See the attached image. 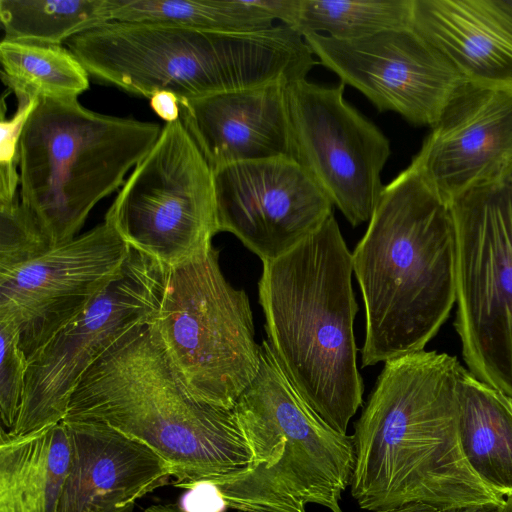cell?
Wrapping results in <instances>:
<instances>
[{
	"label": "cell",
	"instance_id": "obj_1",
	"mask_svg": "<svg viewBox=\"0 0 512 512\" xmlns=\"http://www.w3.org/2000/svg\"><path fill=\"white\" fill-rule=\"evenodd\" d=\"M464 370L456 357L425 349L384 363L354 424L350 491L361 509L425 504L444 511L502 503L463 452L458 401Z\"/></svg>",
	"mask_w": 512,
	"mask_h": 512
},
{
	"label": "cell",
	"instance_id": "obj_2",
	"mask_svg": "<svg viewBox=\"0 0 512 512\" xmlns=\"http://www.w3.org/2000/svg\"><path fill=\"white\" fill-rule=\"evenodd\" d=\"M352 261L365 306L362 367L423 350L456 304L450 201L409 165L384 185Z\"/></svg>",
	"mask_w": 512,
	"mask_h": 512
},
{
	"label": "cell",
	"instance_id": "obj_3",
	"mask_svg": "<svg viewBox=\"0 0 512 512\" xmlns=\"http://www.w3.org/2000/svg\"><path fill=\"white\" fill-rule=\"evenodd\" d=\"M262 263L258 293L268 343L308 405L347 434L363 404L364 383L353 328L358 305L352 253L334 215L297 246Z\"/></svg>",
	"mask_w": 512,
	"mask_h": 512
},
{
	"label": "cell",
	"instance_id": "obj_4",
	"mask_svg": "<svg viewBox=\"0 0 512 512\" xmlns=\"http://www.w3.org/2000/svg\"><path fill=\"white\" fill-rule=\"evenodd\" d=\"M63 421L104 423L145 444L169 464L178 488L237 473L251 459L234 410L192 399L148 324L83 374Z\"/></svg>",
	"mask_w": 512,
	"mask_h": 512
},
{
	"label": "cell",
	"instance_id": "obj_5",
	"mask_svg": "<svg viewBox=\"0 0 512 512\" xmlns=\"http://www.w3.org/2000/svg\"><path fill=\"white\" fill-rule=\"evenodd\" d=\"M65 45L93 78L149 99L158 91L191 100L289 84L306 79L317 64L304 37L284 24L247 33H216L108 22Z\"/></svg>",
	"mask_w": 512,
	"mask_h": 512
},
{
	"label": "cell",
	"instance_id": "obj_6",
	"mask_svg": "<svg viewBox=\"0 0 512 512\" xmlns=\"http://www.w3.org/2000/svg\"><path fill=\"white\" fill-rule=\"evenodd\" d=\"M260 347L258 374L233 407L250 463L204 485L239 512H306L309 503L342 512L356 463L354 436L329 426L288 379L268 341Z\"/></svg>",
	"mask_w": 512,
	"mask_h": 512
},
{
	"label": "cell",
	"instance_id": "obj_7",
	"mask_svg": "<svg viewBox=\"0 0 512 512\" xmlns=\"http://www.w3.org/2000/svg\"><path fill=\"white\" fill-rule=\"evenodd\" d=\"M161 130L94 112L77 98L39 99L21 135L19 197L52 247L77 237L94 206L122 185Z\"/></svg>",
	"mask_w": 512,
	"mask_h": 512
},
{
	"label": "cell",
	"instance_id": "obj_8",
	"mask_svg": "<svg viewBox=\"0 0 512 512\" xmlns=\"http://www.w3.org/2000/svg\"><path fill=\"white\" fill-rule=\"evenodd\" d=\"M148 325L179 383L199 403L233 409L258 374L261 347L248 296L226 280L213 246L167 268Z\"/></svg>",
	"mask_w": 512,
	"mask_h": 512
},
{
	"label": "cell",
	"instance_id": "obj_9",
	"mask_svg": "<svg viewBox=\"0 0 512 512\" xmlns=\"http://www.w3.org/2000/svg\"><path fill=\"white\" fill-rule=\"evenodd\" d=\"M450 203L463 358L476 378L512 397V166Z\"/></svg>",
	"mask_w": 512,
	"mask_h": 512
},
{
	"label": "cell",
	"instance_id": "obj_10",
	"mask_svg": "<svg viewBox=\"0 0 512 512\" xmlns=\"http://www.w3.org/2000/svg\"><path fill=\"white\" fill-rule=\"evenodd\" d=\"M133 250L171 268L209 250L219 233L213 170L181 120L166 123L108 209Z\"/></svg>",
	"mask_w": 512,
	"mask_h": 512
},
{
	"label": "cell",
	"instance_id": "obj_11",
	"mask_svg": "<svg viewBox=\"0 0 512 512\" xmlns=\"http://www.w3.org/2000/svg\"><path fill=\"white\" fill-rule=\"evenodd\" d=\"M167 268L136 251L120 275L28 360L20 410L7 432L22 436L63 421L83 374L156 312Z\"/></svg>",
	"mask_w": 512,
	"mask_h": 512
},
{
	"label": "cell",
	"instance_id": "obj_12",
	"mask_svg": "<svg viewBox=\"0 0 512 512\" xmlns=\"http://www.w3.org/2000/svg\"><path fill=\"white\" fill-rule=\"evenodd\" d=\"M344 83L286 85L292 158L353 226L369 222L390 153L383 132L344 99Z\"/></svg>",
	"mask_w": 512,
	"mask_h": 512
},
{
	"label": "cell",
	"instance_id": "obj_13",
	"mask_svg": "<svg viewBox=\"0 0 512 512\" xmlns=\"http://www.w3.org/2000/svg\"><path fill=\"white\" fill-rule=\"evenodd\" d=\"M131 248L108 222L0 275V320L27 360L122 272Z\"/></svg>",
	"mask_w": 512,
	"mask_h": 512
},
{
	"label": "cell",
	"instance_id": "obj_14",
	"mask_svg": "<svg viewBox=\"0 0 512 512\" xmlns=\"http://www.w3.org/2000/svg\"><path fill=\"white\" fill-rule=\"evenodd\" d=\"M319 62L360 91L379 112L433 127L467 83L412 26L355 40L303 36Z\"/></svg>",
	"mask_w": 512,
	"mask_h": 512
},
{
	"label": "cell",
	"instance_id": "obj_15",
	"mask_svg": "<svg viewBox=\"0 0 512 512\" xmlns=\"http://www.w3.org/2000/svg\"><path fill=\"white\" fill-rule=\"evenodd\" d=\"M219 232L235 235L262 262L288 252L334 215V204L292 158L213 170Z\"/></svg>",
	"mask_w": 512,
	"mask_h": 512
},
{
	"label": "cell",
	"instance_id": "obj_16",
	"mask_svg": "<svg viewBox=\"0 0 512 512\" xmlns=\"http://www.w3.org/2000/svg\"><path fill=\"white\" fill-rule=\"evenodd\" d=\"M448 201L512 166V91L466 83L410 164Z\"/></svg>",
	"mask_w": 512,
	"mask_h": 512
},
{
	"label": "cell",
	"instance_id": "obj_17",
	"mask_svg": "<svg viewBox=\"0 0 512 512\" xmlns=\"http://www.w3.org/2000/svg\"><path fill=\"white\" fill-rule=\"evenodd\" d=\"M72 460L56 512H134L169 483V464L145 444L99 422L63 421Z\"/></svg>",
	"mask_w": 512,
	"mask_h": 512
},
{
	"label": "cell",
	"instance_id": "obj_18",
	"mask_svg": "<svg viewBox=\"0 0 512 512\" xmlns=\"http://www.w3.org/2000/svg\"><path fill=\"white\" fill-rule=\"evenodd\" d=\"M286 85L277 82L179 100L180 120L212 170L292 158Z\"/></svg>",
	"mask_w": 512,
	"mask_h": 512
},
{
	"label": "cell",
	"instance_id": "obj_19",
	"mask_svg": "<svg viewBox=\"0 0 512 512\" xmlns=\"http://www.w3.org/2000/svg\"><path fill=\"white\" fill-rule=\"evenodd\" d=\"M412 27L468 83L512 91V14L498 0H413Z\"/></svg>",
	"mask_w": 512,
	"mask_h": 512
},
{
	"label": "cell",
	"instance_id": "obj_20",
	"mask_svg": "<svg viewBox=\"0 0 512 512\" xmlns=\"http://www.w3.org/2000/svg\"><path fill=\"white\" fill-rule=\"evenodd\" d=\"M72 460L62 421L15 436L0 433V512H56Z\"/></svg>",
	"mask_w": 512,
	"mask_h": 512
},
{
	"label": "cell",
	"instance_id": "obj_21",
	"mask_svg": "<svg viewBox=\"0 0 512 512\" xmlns=\"http://www.w3.org/2000/svg\"><path fill=\"white\" fill-rule=\"evenodd\" d=\"M458 430L478 477L500 496L512 494V397L465 369L459 385Z\"/></svg>",
	"mask_w": 512,
	"mask_h": 512
},
{
	"label": "cell",
	"instance_id": "obj_22",
	"mask_svg": "<svg viewBox=\"0 0 512 512\" xmlns=\"http://www.w3.org/2000/svg\"><path fill=\"white\" fill-rule=\"evenodd\" d=\"M111 22L145 23L216 33L274 27L263 0H109Z\"/></svg>",
	"mask_w": 512,
	"mask_h": 512
},
{
	"label": "cell",
	"instance_id": "obj_23",
	"mask_svg": "<svg viewBox=\"0 0 512 512\" xmlns=\"http://www.w3.org/2000/svg\"><path fill=\"white\" fill-rule=\"evenodd\" d=\"M2 79L14 94L38 99L77 98L89 88V73L62 45L3 39Z\"/></svg>",
	"mask_w": 512,
	"mask_h": 512
},
{
	"label": "cell",
	"instance_id": "obj_24",
	"mask_svg": "<svg viewBox=\"0 0 512 512\" xmlns=\"http://www.w3.org/2000/svg\"><path fill=\"white\" fill-rule=\"evenodd\" d=\"M5 40L62 45L111 22L109 0H0Z\"/></svg>",
	"mask_w": 512,
	"mask_h": 512
},
{
	"label": "cell",
	"instance_id": "obj_25",
	"mask_svg": "<svg viewBox=\"0 0 512 512\" xmlns=\"http://www.w3.org/2000/svg\"><path fill=\"white\" fill-rule=\"evenodd\" d=\"M413 0H299L291 25L302 36L355 40L412 26Z\"/></svg>",
	"mask_w": 512,
	"mask_h": 512
},
{
	"label": "cell",
	"instance_id": "obj_26",
	"mask_svg": "<svg viewBox=\"0 0 512 512\" xmlns=\"http://www.w3.org/2000/svg\"><path fill=\"white\" fill-rule=\"evenodd\" d=\"M52 247L35 215L18 196L0 203V275L45 253Z\"/></svg>",
	"mask_w": 512,
	"mask_h": 512
},
{
	"label": "cell",
	"instance_id": "obj_27",
	"mask_svg": "<svg viewBox=\"0 0 512 512\" xmlns=\"http://www.w3.org/2000/svg\"><path fill=\"white\" fill-rule=\"evenodd\" d=\"M0 339V414L9 431L20 410L28 360L19 346V332L14 324L0 320Z\"/></svg>",
	"mask_w": 512,
	"mask_h": 512
},
{
	"label": "cell",
	"instance_id": "obj_28",
	"mask_svg": "<svg viewBox=\"0 0 512 512\" xmlns=\"http://www.w3.org/2000/svg\"><path fill=\"white\" fill-rule=\"evenodd\" d=\"M18 107L10 119L1 117L0 142V203L10 202L18 197L17 187L20 185L19 146L21 135L28 117L39 102L38 98L16 94Z\"/></svg>",
	"mask_w": 512,
	"mask_h": 512
},
{
	"label": "cell",
	"instance_id": "obj_29",
	"mask_svg": "<svg viewBox=\"0 0 512 512\" xmlns=\"http://www.w3.org/2000/svg\"><path fill=\"white\" fill-rule=\"evenodd\" d=\"M153 111L166 123L180 119V105L178 97L169 91H158L150 98Z\"/></svg>",
	"mask_w": 512,
	"mask_h": 512
},
{
	"label": "cell",
	"instance_id": "obj_30",
	"mask_svg": "<svg viewBox=\"0 0 512 512\" xmlns=\"http://www.w3.org/2000/svg\"><path fill=\"white\" fill-rule=\"evenodd\" d=\"M376 512H440L435 507L425 504H407L397 508L386 509Z\"/></svg>",
	"mask_w": 512,
	"mask_h": 512
},
{
	"label": "cell",
	"instance_id": "obj_31",
	"mask_svg": "<svg viewBox=\"0 0 512 512\" xmlns=\"http://www.w3.org/2000/svg\"><path fill=\"white\" fill-rule=\"evenodd\" d=\"M143 512H189L185 507L175 504V503H167V504H156L151 505L143 510Z\"/></svg>",
	"mask_w": 512,
	"mask_h": 512
},
{
	"label": "cell",
	"instance_id": "obj_32",
	"mask_svg": "<svg viewBox=\"0 0 512 512\" xmlns=\"http://www.w3.org/2000/svg\"><path fill=\"white\" fill-rule=\"evenodd\" d=\"M497 506H469L444 510L440 512H495Z\"/></svg>",
	"mask_w": 512,
	"mask_h": 512
},
{
	"label": "cell",
	"instance_id": "obj_33",
	"mask_svg": "<svg viewBox=\"0 0 512 512\" xmlns=\"http://www.w3.org/2000/svg\"><path fill=\"white\" fill-rule=\"evenodd\" d=\"M495 512H512V494L504 497L502 503L496 507Z\"/></svg>",
	"mask_w": 512,
	"mask_h": 512
},
{
	"label": "cell",
	"instance_id": "obj_34",
	"mask_svg": "<svg viewBox=\"0 0 512 512\" xmlns=\"http://www.w3.org/2000/svg\"><path fill=\"white\" fill-rule=\"evenodd\" d=\"M500 5L512 14V0H498Z\"/></svg>",
	"mask_w": 512,
	"mask_h": 512
}]
</instances>
